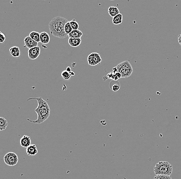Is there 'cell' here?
<instances>
[{
  "label": "cell",
  "mask_w": 181,
  "mask_h": 179,
  "mask_svg": "<svg viewBox=\"0 0 181 179\" xmlns=\"http://www.w3.org/2000/svg\"><path fill=\"white\" fill-rule=\"evenodd\" d=\"M66 71L68 72H71L72 71L71 68L70 67H68L67 68V69H66Z\"/></svg>",
  "instance_id": "484cf974"
},
{
  "label": "cell",
  "mask_w": 181,
  "mask_h": 179,
  "mask_svg": "<svg viewBox=\"0 0 181 179\" xmlns=\"http://www.w3.org/2000/svg\"><path fill=\"white\" fill-rule=\"evenodd\" d=\"M102 59L99 53H92L88 57V62L89 65L95 66L101 64Z\"/></svg>",
  "instance_id": "8992f818"
},
{
  "label": "cell",
  "mask_w": 181,
  "mask_h": 179,
  "mask_svg": "<svg viewBox=\"0 0 181 179\" xmlns=\"http://www.w3.org/2000/svg\"><path fill=\"white\" fill-rule=\"evenodd\" d=\"M154 179H172L170 176H163V175H156Z\"/></svg>",
  "instance_id": "603a6c76"
},
{
  "label": "cell",
  "mask_w": 181,
  "mask_h": 179,
  "mask_svg": "<svg viewBox=\"0 0 181 179\" xmlns=\"http://www.w3.org/2000/svg\"><path fill=\"white\" fill-rule=\"evenodd\" d=\"M24 47H26L29 49L33 48L34 47H37L38 45V43L31 39L29 36H27L24 38Z\"/></svg>",
  "instance_id": "ba28073f"
},
{
  "label": "cell",
  "mask_w": 181,
  "mask_h": 179,
  "mask_svg": "<svg viewBox=\"0 0 181 179\" xmlns=\"http://www.w3.org/2000/svg\"><path fill=\"white\" fill-rule=\"evenodd\" d=\"M31 137L27 135H24L21 139L20 141L21 146H22L23 148H27L28 147L30 146V145H31Z\"/></svg>",
  "instance_id": "9c48e42d"
},
{
  "label": "cell",
  "mask_w": 181,
  "mask_h": 179,
  "mask_svg": "<svg viewBox=\"0 0 181 179\" xmlns=\"http://www.w3.org/2000/svg\"><path fill=\"white\" fill-rule=\"evenodd\" d=\"M70 75L72 76H74L75 75V73L74 72H72L71 71V72H70Z\"/></svg>",
  "instance_id": "4316f807"
},
{
  "label": "cell",
  "mask_w": 181,
  "mask_h": 179,
  "mask_svg": "<svg viewBox=\"0 0 181 179\" xmlns=\"http://www.w3.org/2000/svg\"><path fill=\"white\" fill-rule=\"evenodd\" d=\"M40 40L41 43L44 45H47L49 44L50 41V36L48 33L43 32L42 33H40Z\"/></svg>",
  "instance_id": "30bf717a"
},
{
  "label": "cell",
  "mask_w": 181,
  "mask_h": 179,
  "mask_svg": "<svg viewBox=\"0 0 181 179\" xmlns=\"http://www.w3.org/2000/svg\"><path fill=\"white\" fill-rule=\"evenodd\" d=\"M61 77L63 78V79L64 80H68L70 79V78L71 77V75H70V72L67 71L66 70H64V71L62 72L61 73Z\"/></svg>",
  "instance_id": "7402d4cb"
},
{
  "label": "cell",
  "mask_w": 181,
  "mask_h": 179,
  "mask_svg": "<svg viewBox=\"0 0 181 179\" xmlns=\"http://www.w3.org/2000/svg\"><path fill=\"white\" fill-rule=\"evenodd\" d=\"M40 34L37 32L33 31L31 32V33H30L29 36L33 40H34L36 42L38 43V42L40 41Z\"/></svg>",
  "instance_id": "d6986e66"
},
{
  "label": "cell",
  "mask_w": 181,
  "mask_h": 179,
  "mask_svg": "<svg viewBox=\"0 0 181 179\" xmlns=\"http://www.w3.org/2000/svg\"><path fill=\"white\" fill-rule=\"evenodd\" d=\"M178 42L181 46V34L179 35L178 36Z\"/></svg>",
  "instance_id": "d4e9b609"
},
{
  "label": "cell",
  "mask_w": 181,
  "mask_h": 179,
  "mask_svg": "<svg viewBox=\"0 0 181 179\" xmlns=\"http://www.w3.org/2000/svg\"><path fill=\"white\" fill-rule=\"evenodd\" d=\"M70 24L71 25L72 28L73 30H77L79 28V24L75 20V19H73L70 22Z\"/></svg>",
  "instance_id": "44dd1931"
},
{
  "label": "cell",
  "mask_w": 181,
  "mask_h": 179,
  "mask_svg": "<svg viewBox=\"0 0 181 179\" xmlns=\"http://www.w3.org/2000/svg\"><path fill=\"white\" fill-rule=\"evenodd\" d=\"M35 100L37 101V108H36L35 111L37 113L38 118L37 120H31L28 119L27 121L31 122V123L36 124H41L45 121L50 117L51 109L50 106L48 105L47 102L44 100L42 97L38 98H31L27 99V101Z\"/></svg>",
  "instance_id": "6da1fadb"
},
{
  "label": "cell",
  "mask_w": 181,
  "mask_h": 179,
  "mask_svg": "<svg viewBox=\"0 0 181 179\" xmlns=\"http://www.w3.org/2000/svg\"><path fill=\"white\" fill-rule=\"evenodd\" d=\"M0 118H1V117H0Z\"/></svg>",
  "instance_id": "83f0119b"
},
{
  "label": "cell",
  "mask_w": 181,
  "mask_h": 179,
  "mask_svg": "<svg viewBox=\"0 0 181 179\" xmlns=\"http://www.w3.org/2000/svg\"><path fill=\"white\" fill-rule=\"evenodd\" d=\"M10 54L14 58H19L20 56L21 52L20 48L17 46H14L10 49Z\"/></svg>",
  "instance_id": "5bb4252c"
},
{
  "label": "cell",
  "mask_w": 181,
  "mask_h": 179,
  "mask_svg": "<svg viewBox=\"0 0 181 179\" xmlns=\"http://www.w3.org/2000/svg\"><path fill=\"white\" fill-rule=\"evenodd\" d=\"M27 154L28 156H35L38 153L37 148L36 145L33 144V145H30V146L28 147L26 150Z\"/></svg>",
  "instance_id": "8fae6325"
},
{
  "label": "cell",
  "mask_w": 181,
  "mask_h": 179,
  "mask_svg": "<svg viewBox=\"0 0 181 179\" xmlns=\"http://www.w3.org/2000/svg\"><path fill=\"white\" fill-rule=\"evenodd\" d=\"M117 72L121 73V78L126 79L131 76L133 72V68L129 61H124L116 66Z\"/></svg>",
  "instance_id": "277c9868"
},
{
  "label": "cell",
  "mask_w": 181,
  "mask_h": 179,
  "mask_svg": "<svg viewBox=\"0 0 181 179\" xmlns=\"http://www.w3.org/2000/svg\"><path fill=\"white\" fill-rule=\"evenodd\" d=\"M6 38L5 35L1 32H0V43L1 44L4 43L6 41Z\"/></svg>",
  "instance_id": "cb8c5ba5"
},
{
  "label": "cell",
  "mask_w": 181,
  "mask_h": 179,
  "mask_svg": "<svg viewBox=\"0 0 181 179\" xmlns=\"http://www.w3.org/2000/svg\"><path fill=\"white\" fill-rule=\"evenodd\" d=\"M122 20H123L122 15L121 14H119L117 16L113 18L112 23H113L114 25H119V24H121L122 23Z\"/></svg>",
  "instance_id": "e0dca14e"
},
{
  "label": "cell",
  "mask_w": 181,
  "mask_h": 179,
  "mask_svg": "<svg viewBox=\"0 0 181 179\" xmlns=\"http://www.w3.org/2000/svg\"><path fill=\"white\" fill-rule=\"evenodd\" d=\"M109 87L113 92H116L121 88V84L117 81H112L109 84Z\"/></svg>",
  "instance_id": "4fadbf2b"
},
{
  "label": "cell",
  "mask_w": 181,
  "mask_h": 179,
  "mask_svg": "<svg viewBox=\"0 0 181 179\" xmlns=\"http://www.w3.org/2000/svg\"><path fill=\"white\" fill-rule=\"evenodd\" d=\"M83 35V33L80 30H73L70 34L68 35L69 38H81Z\"/></svg>",
  "instance_id": "9a60e30c"
},
{
  "label": "cell",
  "mask_w": 181,
  "mask_h": 179,
  "mask_svg": "<svg viewBox=\"0 0 181 179\" xmlns=\"http://www.w3.org/2000/svg\"><path fill=\"white\" fill-rule=\"evenodd\" d=\"M68 43L72 47H78L81 44V38H69Z\"/></svg>",
  "instance_id": "7c38bea8"
},
{
  "label": "cell",
  "mask_w": 181,
  "mask_h": 179,
  "mask_svg": "<svg viewBox=\"0 0 181 179\" xmlns=\"http://www.w3.org/2000/svg\"><path fill=\"white\" fill-rule=\"evenodd\" d=\"M109 15H110L111 17L114 18L115 16H117V15L120 14V11L118 8L116 7L111 6L108 8Z\"/></svg>",
  "instance_id": "2e32d148"
},
{
  "label": "cell",
  "mask_w": 181,
  "mask_h": 179,
  "mask_svg": "<svg viewBox=\"0 0 181 179\" xmlns=\"http://www.w3.org/2000/svg\"><path fill=\"white\" fill-rule=\"evenodd\" d=\"M5 163L10 166H14L17 164L19 158L15 153L10 152L5 154L4 157Z\"/></svg>",
  "instance_id": "5b68a950"
},
{
  "label": "cell",
  "mask_w": 181,
  "mask_h": 179,
  "mask_svg": "<svg viewBox=\"0 0 181 179\" xmlns=\"http://www.w3.org/2000/svg\"><path fill=\"white\" fill-rule=\"evenodd\" d=\"M40 48L39 46L34 47L28 50V58L31 60H35L39 57V55H40Z\"/></svg>",
  "instance_id": "52a82bcc"
},
{
  "label": "cell",
  "mask_w": 181,
  "mask_h": 179,
  "mask_svg": "<svg viewBox=\"0 0 181 179\" xmlns=\"http://www.w3.org/2000/svg\"><path fill=\"white\" fill-rule=\"evenodd\" d=\"M173 171L172 165L166 161H161L156 164L154 168L155 175L170 176Z\"/></svg>",
  "instance_id": "3957f363"
},
{
  "label": "cell",
  "mask_w": 181,
  "mask_h": 179,
  "mask_svg": "<svg viewBox=\"0 0 181 179\" xmlns=\"http://www.w3.org/2000/svg\"><path fill=\"white\" fill-rule=\"evenodd\" d=\"M8 125V121L5 118H0V131H4L6 129Z\"/></svg>",
  "instance_id": "ac0fdd59"
},
{
  "label": "cell",
  "mask_w": 181,
  "mask_h": 179,
  "mask_svg": "<svg viewBox=\"0 0 181 179\" xmlns=\"http://www.w3.org/2000/svg\"><path fill=\"white\" fill-rule=\"evenodd\" d=\"M68 21L64 18L58 16L53 18L48 24V28L51 35L55 37L64 39L68 35L64 31V27Z\"/></svg>",
  "instance_id": "7a4b0ae2"
},
{
  "label": "cell",
  "mask_w": 181,
  "mask_h": 179,
  "mask_svg": "<svg viewBox=\"0 0 181 179\" xmlns=\"http://www.w3.org/2000/svg\"><path fill=\"white\" fill-rule=\"evenodd\" d=\"M73 31V28H72L71 25L70 24V22H67L66 24H65V27H64V31H65L66 34L68 36V35L70 34V33H71Z\"/></svg>",
  "instance_id": "ffe728a7"
}]
</instances>
